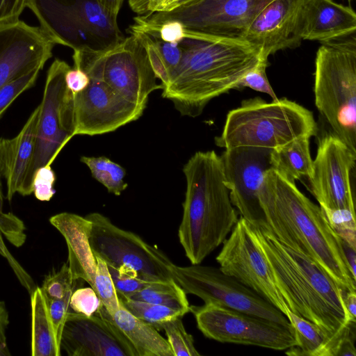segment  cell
Segmentation results:
<instances>
[{
	"instance_id": "cell-1",
	"label": "cell",
	"mask_w": 356,
	"mask_h": 356,
	"mask_svg": "<svg viewBox=\"0 0 356 356\" xmlns=\"http://www.w3.org/2000/svg\"><path fill=\"white\" fill-rule=\"evenodd\" d=\"M259 199L265 225L280 242L319 264L346 291H356L340 238L314 204L273 168L265 175Z\"/></svg>"
},
{
	"instance_id": "cell-2",
	"label": "cell",
	"mask_w": 356,
	"mask_h": 356,
	"mask_svg": "<svg viewBox=\"0 0 356 356\" xmlns=\"http://www.w3.org/2000/svg\"><path fill=\"white\" fill-rule=\"evenodd\" d=\"M179 65L162 88L181 115L197 117L213 98L237 89L240 80L257 65L261 49L239 38L209 35L185 39Z\"/></svg>"
},
{
	"instance_id": "cell-3",
	"label": "cell",
	"mask_w": 356,
	"mask_h": 356,
	"mask_svg": "<svg viewBox=\"0 0 356 356\" xmlns=\"http://www.w3.org/2000/svg\"><path fill=\"white\" fill-rule=\"evenodd\" d=\"M252 229L289 310L318 325L330 337L325 353L346 327L355 322L345 305L346 291L319 264L280 242L266 229Z\"/></svg>"
},
{
	"instance_id": "cell-4",
	"label": "cell",
	"mask_w": 356,
	"mask_h": 356,
	"mask_svg": "<svg viewBox=\"0 0 356 356\" xmlns=\"http://www.w3.org/2000/svg\"><path fill=\"white\" fill-rule=\"evenodd\" d=\"M183 172L186 191L178 237L191 264H200L226 240L238 220L225 184L221 157L197 152Z\"/></svg>"
},
{
	"instance_id": "cell-5",
	"label": "cell",
	"mask_w": 356,
	"mask_h": 356,
	"mask_svg": "<svg viewBox=\"0 0 356 356\" xmlns=\"http://www.w3.org/2000/svg\"><path fill=\"white\" fill-rule=\"evenodd\" d=\"M317 134L312 111L286 98L267 102L259 97L244 99L226 117L220 147H252L271 150Z\"/></svg>"
},
{
	"instance_id": "cell-6",
	"label": "cell",
	"mask_w": 356,
	"mask_h": 356,
	"mask_svg": "<svg viewBox=\"0 0 356 356\" xmlns=\"http://www.w3.org/2000/svg\"><path fill=\"white\" fill-rule=\"evenodd\" d=\"M322 44L315 58V105L334 134L356 153V38Z\"/></svg>"
},
{
	"instance_id": "cell-7",
	"label": "cell",
	"mask_w": 356,
	"mask_h": 356,
	"mask_svg": "<svg viewBox=\"0 0 356 356\" xmlns=\"http://www.w3.org/2000/svg\"><path fill=\"white\" fill-rule=\"evenodd\" d=\"M26 7L54 44L73 50L104 51L124 38L117 18L98 0H27Z\"/></svg>"
},
{
	"instance_id": "cell-8",
	"label": "cell",
	"mask_w": 356,
	"mask_h": 356,
	"mask_svg": "<svg viewBox=\"0 0 356 356\" xmlns=\"http://www.w3.org/2000/svg\"><path fill=\"white\" fill-rule=\"evenodd\" d=\"M74 66L104 81L126 99L146 108L153 91L162 89L147 52L134 33L104 51L73 50Z\"/></svg>"
},
{
	"instance_id": "cell-9",
	"label": "cell",
	"mask_w": 356,
	"mask_h": 356,
	"mask_svg": "<svg viewBox=\"0 0 356 356\" xmlns=\"http://www.w3.org/2000/svg\"><path fill=\"white\" fill-rule=\"evenodd\" d=\"M85 217L92 223L89 241L92 252L107 266L131 267L150 282L174 280L172 270L175 264L163 251L138 234L116 226L100 213Z\"/></svg>"
},
{
	"instance_id": "cell-10",
	"label": "cell",
	"mask_w": 356,
	"mask_h": 356,
	"mask_svg": "<svg viewBox=\"0 0 356 356\" xmlns=\"http://www.w3.org/2000/svg\"><path fill=\"white\" fill-rule=\"evenodd\" d=\"M172 273L186 294L195 295L204 303H213L291 326L282 312L220 268L200 264L175 265Z\"/></svg>"
},
{
	"instance_id": "cell-11",
	"label": "cell",
	"mask_w": 356,
	"mask_h": 356,
	"mask_svg": "<svg viewBox=\"0 0 356 356\" xmlns=\"http://www.w3.org/2000/svg\"><path fill=\"white\" fill-rule=\"evenodd\" d=\"M198 329L207 338L221 342L284 350L296 346L291 325L213 303L190 306Z\"/></svg>"
},
{
	"instance_id": "cell-12",
	"label": "cell",
	"mask_w": 356,
	"mask_h": 356,
	"mask_svg": "<svg viewBox=\"0 0 356 356\" xmlns=\"http://www.w3.org/2000/svg\"><path fill=\"white\" fill-rule=\"evenodd\" d=\"M273 0H194L170 10L140 15L145 22L176 20L200 33L243 39L253 21Z\"/></svg>"
},
{
	"instance_id": "cell-13",
	"label": "cell",
	"mask_w": 356,
	"mask_h": 356,
	"mask_svg": "<svg viewBox=\"0 0 356 356\" xmlns=\"http://www.w3.org/2000/svg\"><path fill=\"white\" fill-rule=\"evenodd\" d=\"M71 67L56 58L49 67L44 84L36 127L32 159L19 194L33 193L32 181L35 172L46 165H51L69 140L74 137L63 111L67 89L65 76Z\"/></svg>"
},
{
	"instance_id": "cell-14",
	"label": "cell",
	"mask_w": 356,
	"mask_h": 356,
	"mask_svg": "<svg viewBox=\"0 0 356 356\" xmlns=\"http://www.w3.org/2000/svg\"><path fill=\"white\" fill-rule=\"evenodd\" d=\"M64 108L73 124L74 136L114 131L137 120L145 109L126 99L104 81L92 79L78 93L67 88Z\"/></svg>"
},
{
	"instance_id": "cell-15",
	"label": "cell",
	"mask_w": 356,
	"mask_h": 356,
	"mask_svg": "<svg viewBox=\"0 0 356 356\" xmlns=\"http://www.w3.org/2000/svg\"><path fill=\"white\" fill-rule=\"evenodd\" d=\"M220 268L250 288L285 316L289 309L280 293L270 267L257 243L252 225L238 218L216 257Z\"/></svg>"
},
{
	"instance_id": "cell-16",
	"label": "cell",
	"mask_w": 356,
	"mask_h": 356,
	"mask_svg": "<svg viewBox=\"0 0 356 356\" xmlns=\"http://www.w3.org/2000/svg\"><path fill=\"white\" fill-rule=\"evenodd\" d=\"M272 151L236 147L226 149L220 156L230 200L241 217L256 227L265 225L258 193L266 173L273 168Z\"/></svg>"
},
{
	"instance_id": "cell-17",
	"label": "cell",
	"mask_w": 356,
	"mask_h": 356,
	"mask_svg": "<svg viewBox=\"0 0 356 356\" xmlns=\"http://www.w3.org/2000/svg\"><path fill=\"white\" fill-rule=\"evenodd\" d=\"M355 159L356 153L335 134H327L319 140L308 181L321 207L355 211L350 172Z\"/></svg>"
},
{
	"instance_id": "cell-18",
	"label": "cell",
	"mask_w": 356,
	"mask_h": 356,
	"mask_svg": "<svg viewBox=\"0 0 356 356\" xmlns=\"http://www.w3.org/2000/svg\"><path fill=\"white\" fill-rule=\"evenodd\" d=\"M60 348L70 356H138L103 305L90 316L69 311Z\"/></svg>"
},
{
	"instance_id": "cell-19",
	"label": "cell",
	"mask_w": 356,
	"mask_h": 356,
	"mask_svg": "<svg viewBox=\"0 0 356 356\" xmlns=\"http://www.w3.org/2000/svg\"><path fill=\"white\" fill-rule=\"evenodd\" d=\"M54 43L40 27L19 19L0 25V88L36 68L52 56Z\"/></svg>"
},
{
	"instance_id": "cell-20",
	"label": "cell",
	"mask_w": 356,
	"mask_h": 356,
	"mask_svg": "<svg viewBox=\"0 0 356 356\" xmlns=\"http://www.w3.org/2000/svg\"><path fill=\"white\" fill-rule=\"evenodd\" d=\"M309 0H273L256 17L243 40L259 48L262 55L298 47Z\"/></svg>"
},
{
	"instance_id": "cell-21",
	"label": "cell",
	"mask_w": 356,
	"mask_h": 356,
	"mask_svg": "<svg viewBox=\"0 0 356 356\" xmlns=\"http://www.w3.org/2000/svg\"><path fill=\"white\" fill-rule=\"evenodd\" d=\"M356 14L351 6L334 0H309L306 7L302 40L325 43L355 35Z\"/></svg>"
},
{
	"instance_id": "cell-22",
	"label": "cell",
	"mask_w": 356,
	"mask_h": 356,
	"mask_svg": "<svg viewBox=\"0 0 356 356\" xmlns=\"http://www.w3.org/2000/svg\"><path fill=\"white\" fill-rule=\"evenodd\" d=\"M50 223L64 237L67 250V264L74 280L86 282L93 289L97 260L89 238L91 222L79 215L62 212L49 218Z\"/></svg>"
},
{
	"instance_id": "cell-23",
	"label": "cell",
	"mask_w": 356,
	"mask_h": 356,
	"mask_svg": "<svg viewBox=\"0 0 356 356\" xmlns=\"http://www.w3.org/2000/svg\"><path fill=\"white\" fill-rule=\"evenodd\" d=\"M39 111L38 105L16 136L0 138V175L6 181L8 201H11L16 193L19 194L31 163Z\"/></svg>"
},
{
	"instance_id": "cell-24",
	"label": "cell",
	"mask_w": 356,
	"mask_h": 356,
	"mask_svg": "<svg viewBox=\"0 0 356 356\" xmlns=\"http://www.w3.org/2000/svg\"><path fill=\"white\" fill-rule=\"evenodd\" d=\"M111 317L133 345L138 356H174L167 339L157 329L131 314L121 302L120 308Z\"/></svg>"
},
{
	"instance_id": "cell-25",
	"label": "cell",
	"mask_w": 356,
	"mask_h": 356,
	"mask_svg": "<svg viewBox=\"0 0 356 356\" xmlns=\"http://www.w3.org/2000/svg\"><path fill=\"white\" fill-rule=\"evenodd\" d=\"M31 306V355L60 356V345L49 313L47 300L40 287L30 294Z\"/></svg>"
},
{
	"instance_id": "cell-26",
	"label": "cell",
	"mask_w": 356,
	"mask_h": 356,
	"mask_svg": "<svg viewBox=\"0 0 356 356\" xmlns=\"http://www.w3.org/2000/svg\"><path fill=\"white\" fill-rule=\"evenodd\" d=\"M308 138H300L274 149L271 152L273 169L291 181L312 175L313 160Z\"/></svg>"
},
{
	"instance_id": "cell-27",
	"label": "cell",
	"mask_w": 356,
	"mask_h": 356,
	"mask_svg": "<svg viewBox=\"0 0 356 356\" xmlns=\"http://www.w3.org/2000/svg\"><path fill=\"white\" fill-rule=\"evenodd\" d=\"M288 318L296 341V346L285 352L289 355L324 356L330 337L316 324L287 310Z\"/></svg>"
},
{
	"instance_id": "cell-28",
	"label": "cell",
	"mask_w": 356,
	"mask_h": 356,
	"mask_svg": "<svg viewBox=\"0 0 356 356\" xmlns=\"http://www.w3.org/2000/svg\"><path fill=\"white\" fill-rule=\"evenodd\" d=\"M128 298L190 311L186 293L174 280L151 282Z\"/></svg>"
},
{
	"instance_id": "cell-29",
	"label": "cell",
	"mask_w": 356,
	"mask_h": 356,
	"mask_svg": "<svg viewBox=\"0 0 356 356\" xmlns=\"http://www.w3.org/2000/svg\"><path fill=\"white\" fill-rule=\"evenodd\" d=\"M80 161L88 167L92 176L104 185L108 193L119 196L127 188L128 184L124 180L125 170L108 158L83 156Z\"/></svg>"
},
{
	"instance_id": "cell-30",
	"label": "cell",
	"mask_w": 356,
	"mask_h": 356,
	"mask_svg": "<svg viewBox=\"0 0 356 356\" xmlns=\"http://www.w3.org/2000/svg\"><path fill=\"white\" fill-rule=\"evenodd\" d=\"M119 299L122 305L131 314L139 319L152 325L157 330L165 321L182 317L186 314L181 310L165 305L135 300L126 298Z\"/></svg>"
},
{
	"instance_id": "cell-31",
	"label": "cell",
	"mask_w": 356,
	"mask_h": 356,
	"mask_svg": "<svg viewBox=\"0 0 356 356\" xmlns=\"http://www.w3.org/2000/svg\"><path fill=\"white\" fill-rule=\"evenodd\" d=\"M167 337L174 356H199L200 353L195 347L193 337L188 334L179 316L165 321L159 326Z\"/></svg>"
},
{
	"instance_id": "cell-32",
	"label": "cell",
	"mask_w": 356,
	"mask_h": 356,
	"mask_svg": "<svg viewBox=\"0 0 356 356\" xmlns=\"http://www.w3.org/2000/svg\"><path fill=\"white\" fill-rule=\"evenodd\" d=\"M95 257L97 268L93 289L98 296L102 305L112 316L120 308V300L107 264L100 258Z\"/></svg>"
},
{
	"instance_id": "cell-33",
	"label": "cell",
	"mask_w": 356,
	"mask_h": 356,
	"mask_svg": "<svg viewBox=\"0 0 356 356\" xmlns=\"http://www.w3.org/2000/svg\"><path fill=\"white\" fill-rule=\"evenodd\" d=\"M321 208L337 235L356 249L355 211L348 209Z\"/></svg>"
},
{
	"instance_id": "cell-34",
	"label": "cell",
	"mask_w": 356,
	"mask_h": 356,
	"mask_svg": "<svg viewBox=\"0 0 356 356\" xmlns=\"http://www.w3.org/2000/svg\"><path fill=\"white\" fill-rule=\"evenodd\" d=\"M118 297L129 298L150 282L143 279L134 268L122 265L118 267L107 266Z\"/></svg>"
},
{
	"instance_id": "cell-35",
	"label": "cell",
	"mask_w": 356,
	"mask_h": 356,
	"mask_svg": "<svg viewBox=\"0 0 356 356\" xmlns=\"http://www.w3.org/2000/svg\"><path fill=\"white\" fill-rule=\"evenodd\" d=\"M80 280L72 279L67 263H64L58 271L45 277L40 288L47 300H57L76 289V284Z\"/></svg>"
},
{
	"instance_id": "cell-36",
	"label": "cell",
	"mask_w": 356,
	"mask_h": 356,
	"mask_svg": "<svg viewBox=\"0 0 356 356\" xmlns=\"http://www.w3.org/2000/svg\"><path fill=\"white\" fill-rule=\"evenodd\" d=\"M42 69L36 68L0 88V118L19 95L33 86Z\"/></svg>"
},
{
	"instance_id": "cell-37",
	"label": "cell",
	"mask_w": 356,
	"mask_h": 356,
	"mask_svg": "<svg viewBox=\"0 0 356 356\" xmlns=\"http://www.w3.org/2000/svg\"><path fill=\"white\" fill-rule=\"evenodd\" d=\"M268 58L262 55L259 61L252 69L247 72L238 83L237 89L248 87L256 91L268 94L273 100L278 98L275 94L266 75V67L268 65Z\"/></svg>"
},
{
	"instance_id": "cell-38",
	"label": "cell",
	"mask_w": 356,
	"mask_h": 356,
	"mask_svg": "<svg viewBox=\"0 0 356 356\" xmlns=\"http://www.w3.org/2000/svg\"><path fill=\"white\" fill-rule=\"evenodd\" d=\"M138 36L143 45L149 63L157 79L161 81L162 88L169 81L170 73L154 38L143 32L130 33Z\"/></svg>"
},
{
	"instance_id": "cell-39",
	"label": "cell",
	"mask_w": 356,
	"mask_h": 356,
	"mask_svg": "<svg viewBox=\"0 0 356 356\" xmlns=\"http://www.w3.org/2000/svg\"><path fill=\"white\" fill-rule=\"evenodd\" d=\"M102 306L98 296L91 286L77 288L74 290L70 297V309L77 314L90 316Z\"/></svg>"
},
{
	"instance_id": "cell-40",
	"label": "cell",
	"mask_w": 356,
	"mask_h": 356,
	"mask_svg": "<svg viewBox=\"0 0 356 356\" xmlns=\"http://www.w3.org/2000/svg\"><path fill=\"white\" fill-rule=\"evenodd\" d=\"M56 175L51 165L38 168L34 173L32 181V189L35 197L40 201H49L56 191L54 184Z\"/></svg>"
},
{
	"instance_id": "cell-41",
	"label": "cell",
	"mask_w": 356,
	"mask_h": 356,
	"mask_svg": "<svg viewBox=\"0 0 356 356\" xmlns=\"http://www.w3.org/2000/svg\"><path fill=\"white\" fill-rule=\"evenodd\" d=\"M0 234L15 247H21L26 239L25 226L22 220L13 213L0 210Z\"/></svg>"
},
{
	"instance_id": "cell-42",
	"label": "cell",
	"mask_w": 356,
	"mask_h": 356,
	"mask_svg": "<svg viewBox=\"0 0 356 356\" xmlns=\"http://www.w3.org/2000/svg\"><path fill=\"white\" fill-rule=\"evenodd\" d=\"M73 291L74 290L70 291L63 298L47 300L49 313L60 345L63 329L70 311V297Z\"/></svg>"
},
{
	"instance_id": "cell-43",
	"label": "cell",
	"mask_w": 356,
	"mask_h": 356,
	"mask_svg": "<svg viewBox=\"0 0 356 356\" xmlns=\"http://www.w3.org/2000/svg\"><path fill=\"white\" fill-rule=\"evenodd\" d=\"M154 40L156 42L171 75L173 70L180 62L183 53L182 48L180 44L177 43L168 42L156 38H154Z\"/></svg>"
},
{
	"instance_id": "cell-44",
	"label": "cell",
	"mask_w": 356,
	"mask_h": 356,
	"mask_svg": "<svg viewBox=\"0 0 356 356\" xmlns=\"http://www.w3.org/2000/svg\"><path fill=\"white\" fill-rule=\"evenodd\" d=\"M27 0H0V25L19 19Z\"/></svg>"
},
{
	"instance_id": "cell-45",
	"label": "cell",
	"mask_w": 356,
	"mask_h": 356,
	"mask_svg": "<svg viewBox=\"0 0 356 356\" xmlns=\"http://www.w3.org/2000/svg\"><path fill=\"white\" fill-rule=\"evenodd\" d=\"M65 81L67 88L73 93L83 90L90 83L88 74L81 69L73 67L66 72Z\"/></svg>"
},
{
	"instance_id": "cell-46",
	"label": "cell",
	"mask_w": 356,
	"mask_h": 356,
	"mask_svg": "<svg viewBox=\"0 0 356 356\" xmlns=\"http://www.w3.org/2000/svg\"><path fill=\"white\" fill-rule=\"evenodd\" d=\"M165 0H128L133 12L138 15H144L156 12Z\"/></svg>"
},
{
	"instance_id": "cell-47",
	"label": "cell",
	"mask_w": 356,
	"mask_h": 356,
	"mask_svg": "<svg viewBox=\"0 0 356 356\" xmlns=\"http://www.w3.org/2000/svg\"><path fill=\"white\" fill-rule=\"evenodd\" d=\"M9 323L8 312L6 304L0 300V356L9 355L6 331Z\"/></svg>"
},
{
	"instance_id": "cell-48",
	"label": "cell",
	"mask_w": 356,
	"mask_h": 356,
	"mask_svg": "<svg viewBox=\"0 0 356 356\" xmlns=\"http://www.w3.org/2000/svg\"><path fill=\"white\" fill-rule=\"evenodd\" d=\"M340 241L348 270L353 279L356 280V249L352 248L341 238Z\"/></svg>"
},
{
	"instance_id": "cell-49",
	"label": "cell",
	"mask_w": 356,
	"mask_h": 356,
	"mask_svg": "<svg viewBox=\"0 0 356 356\" xmlns=\"http://www.w3.org/2000/svg\"><path fill=\"white\" fill-rule=\"evenodd\" d=\"M344 302L351 320L356 322V291H345Z\"/></svg>"
},
{
	"instance_id": "cell-50",
	"label": "cell",
	"mask_w": 356,
	"mask_h": 356,
	"mask_svg": "<svg viewBox=\"0 0 356 356\" xmlns=\"http://www.w3.org/2000/svg\"><path fill=\"white\" fill-rule=\"evenodd\" d=\"M98 1L113 17L117 18L124 0Z\"/></svg>"
},
{
	"instance_id": "cell-51",
	"label": "cell",
	"mask_w": 356,
	"mask_h": 356,
	"mask_svg": "<svg viewBox=\"0 0 356 356\" xmlns=\"http://www.w3.org/2000/svg\"><path fill=\"white\" fill-rule=\"evenodd\" d=\"M193 1L194 0H165L159 6L156 12L170 10L177 7L187 4Z\"/></svg>"
},
{
	"instance_id": "cell-52",
	"label": "cell",
	"mask_w": 356,
	"mask_h": 356,
	"mask_svg": "<svg viewBox=\"0 0 356 356\" xmlns=\"http://www.w3.org/2000/svg\"><path fill=\"white\" fill-rule=\"evenodd\" d=\"M1 176L0 175V210H2L3 203V194L2 189V182H1Z\"/></svg>"
},
{
	"instance_id": "cell-53",
	"label": "cell",
	"mask_w": 356,
	"mask_h": 356,
	"mask_svg": "<svg viewBox=\"0 0 356 356\" xmlns=\"http://www.w3.org/2000/svg\"><path fill=\"white\" fill-rule=\"evenodd\" d=\"M2 245V237L0 236V250Z\"/></svg>"
},
{
	"instance_id": "cell-54",
	"label": "cell",
	"mask_w": 356,
	"mask_h": 356,
	"mask_svg": "<svg viewBox=\"0 0 356 356\" xmlns=\"http://www.w3.org/2000/svg\"><path fill=\"white\" fill-rule=\"evenodd\" d=\"M347 1H353V0H347Z\"/></svg>"
}]
</instances>
